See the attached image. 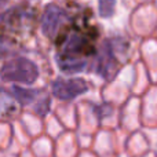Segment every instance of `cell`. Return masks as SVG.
I'll list each match as a JSON object with an SVG mask.
<instances>
[{
    "instance_id": "obj_1",
    "label": "cell",
    "mask_w": 157,
    "mask_h": 157,
    "mask_svg": "<svg viewBox=\"0 0 157 157\" xmlns=\"http://www.w3.org/2000/svg\"><path fill=\"white\" fill-rule=\"evenodd\" d=\"M61 51L57 55V63L65 73H77L86 68L84 57L94 54L95 47L91 39L78 30H69L61 41Z\"/></svg>"
},
{
    "instance_id": "obj_2",
    "label": "cell",
    "mask_w": 157,
    "mask_h": 157,
    "mask_svg": "<svg viewBox=\"0 0 157 157\" xmlns=\"http://www.w3.org/2000/svg\"><path fill=\"white\" fill-rule=\"evenodd\" d=\"M0 77L8 83L32 84L37 80L39 69L28 58H15L7 61L0 69Z\"/></svg>"
},
{
    "instance_id": "obj_3",
    "label": "cell",
    "mask_w": 157,
    "mask_h": 157,
    "mask_svg": "<svg viewBox=\"0 0 157 157\" xmlns=\"http://www.w3.org/2000/svg\"><path fill=\"white\" fill-rule=\"evenodd\" d=\"M88 91V84L83 78H57L52 81V94L62 101L75 99Z\"/></svg>"
},
{
    "instance_id": "obj_4",
    "label": "cell",
    "mask_w": 157,
    "mask_h": 157,
    "mask_svg": "<svg viewBox=\"0 0 157 157\" xmlns=\"http://www.w3.org/2000/svg\"><path fill=\"white\" fill-rule=\"evenodd\" d=\"M66 22V13L57 4H48L41 17V32L48 39H55Z\"/></svg>"
},
{
    "instance_id": "obj_5",
    "label": "cell",
    "mask_w": 157,
    "mask_h": 157,
    "mask_svg": "<svg viewBox=\"0 0 157 157\" xmlns=\"http://www.w3.org/2000/svg\"><path fill=\"white\" fill-rule=\"evenodd\" d=\"M13 92L15 99L18 101L21 105H29L35 97L37 95V90H32V88H24V87L19 86H14L13 87Z\"/></svg>"
},
{
    "instance_id": "obj_6",
    "label": "cell",
    "mask_w": 157,
    "mask_h": 157,
    "mask_svg": "<svg viewBox=\"0 0 157 157\" xmlns=\"http://www.w3.org/2000/svg\"><path fill=\"white\" fill-rule=\"evenodd\" d=\"M114 6H116V2H114V0H99V2H98L99 15L103 17V18L112 17L114 13Z\"/></svg>"
},
{
    "instance_id": "obj_7",
    "label": "cell",
    "mask_w": 157,
    "mask_h": 157,
    "mask_svg": "<svg viewBox=\"0 0 157 157\" xmlns=\"http://www.w3.org/2000/svg\"><path fill=\"white\" fill-rule=\"evenodd\" d=\"M7 2H8V0H0V8L4 7V6L7 4Z\"/></svg>"
}]
</instances>
